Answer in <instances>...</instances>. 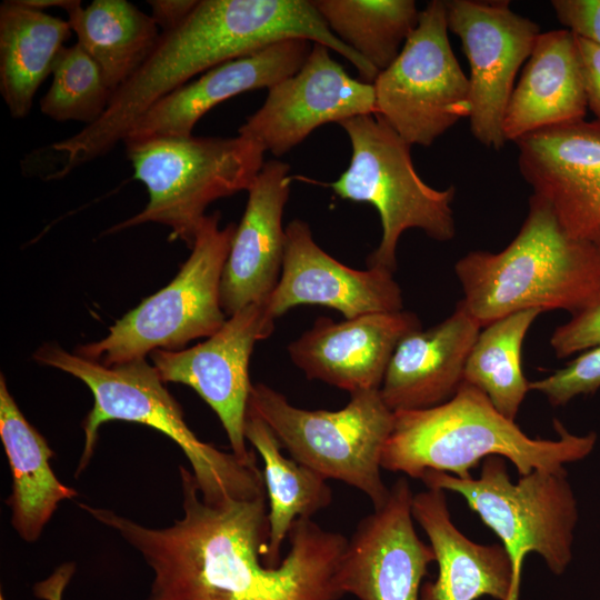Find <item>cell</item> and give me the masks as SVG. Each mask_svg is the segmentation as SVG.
I'll list each match as a JSON object with an SVG mask.
<instances>
[{
    "label": "cell",
    "instance_id": "obj_1",
    "mask_svg": "<svg viewBox=\"0 0 600 600\" xmlns=\"http://www.w3.org/2000/svg\"><path fill=\"white\" fill-rule=\"evenodd\" d=\"M183 517L167 528L144 527L113 510L79 503L139 551L153 572L146 600H340L337 571L342 534L297 519L289 550L268 567L267 496L203 501L196 478L179 467Z\"/></svg>",
    "mask_w": 600,
    "mask_h": 600
},
{
    "label": "cell",
    "instance_id": "obj_2",
    "mask_svg": "<svg viewBox=\"0 0 600 600\" xmlns=\"http://www.w3.org/2000/svg\"><path fill=\"white\" fill-rule=\"evenodd\" d=\"M559 438L532 439L502 416L478 388L462 382L448 401L427 409L394 412L381 467L421 479L440 471L460 479L491 456L507 458L520 476L534 470L567 472L566 463L580 461L596 447L597 433L578 436L554 420Z\"/></svg>",
    "mask_w": 600,
    "mask_h": 600
},
{
    "label": "cell",
    "instance_id": "obj_3",
    "mask_svg": "<svg viewBox=\"0 0 600 600\" xmlns=\"http://www.w3.org/2000/svg\"><path fill=\"white\" fill-rule=\"evenodd\" d=\"M463 302L481 328L537 309L572 316L600 302V247L571 237L532 194L516 238L501 251H471L454 266Z\"/></svg>",
    "mask_w": 600,
    "mask_h": 600
},
{
    "label": "cell",
    "instance_id": "obj_4",
    "mask_svg": "<svg viewBox=\"0 0 600 600\" xmlns=\"http://www.w3.org/2000/svg\"><path fill=\"white\" fill-rule=\"evenodd\" d=\"M33 358L40 364L78 378L93 394V406L82 421L84 446L76 476L93 457L99 428L120 420L151 427L176 442L191 464L204 502L217 506L267 496L263 472L257 461L243 462L232 452L198 439L188 427L180 404L146 359L103 366L52 343L41 346Z\"/></svg>",
    "mask_w": 600,
    "mask_h": 600
},
{
    "label": "cell",
    "instance_id": "obj_5",
    "mask_svg": "<svg viewBox=\"0 0 600 600\" xmlns=\"http://www.w3.org/2000/svg\"><path fill=\"white\" fill-rule=\"evenodd\" d=\"M147 206L109 233L148 222L170 228L190 248L213 201L248 191L264 164L263 148L237 137H167L124 142Z\"/></svg>",
    "mask_w": 600,
    "mask_h": 600
},
{
    "label": "cell",
    "instance_id": "obj_6",
    "mask_svg": "<svg viewBox=\"0 0 600 600\" xmlns=\"http://www.w3.org/2000/svg\"><path fill=\"white\" fill-rule=\"evenodd\" d=\"M421 480L428 489L461 494L501 540L512 568L508 600H519L521 569L528 553L541 556L557 576L570 564L579 514L567 472L534 470L513 483L503 458L491 456L483 460L478 479L429 470Z\"/></svg>",
    "mask_w": 600,
    "mask_h": 600
},
{
    "label": "cell",
    "instance_id": "obj_7",
    "mask_svg": "<svg viewBox=\"0 0 600 600\" xmlns=\"http://www.w3.org/2000/svg\"><path fill=\"white\" fill-rule=\"evenodd\" d=\"M339 126L349 137L351 159L327 186L341 199L377 209L382 237L367 259L368 268L393 272L398 242L406 230L420 229L437 241L454 238V186L438 190L427 184L413 166L411 146L379 116H357Z\"/></svg>",
    "mask_w": 600,
    "mask_h": 600
},
{
    "label": "cell",
    "instance_id": "obj_8",
    "mask_svg": "<svg viewBox=\"0 0 600 600\" xmlns=\"http://www.w3.org/2000/svg\"><path fill=\"white\" fill-rule=\"evenodd\" d=\"M219 223V212L207 216L189 258L170 283L117 320L104 338L78 347L76 353L113 366L146 359L156 350L176 351L214 334L228 318L220 286L237 228Z\"/></svg>",
    "mask_w": 600,
    "mask_h": 600
},
{
    "label": "cell",
    "instance_id": "obj_9",
    "mask_svg": "<svg viewBox=\"0 0 600 600\" xmlns=\"http://www.w3.org/2000/svg\"><path fill=\"white\" fill-rule=\"evenodd\" d=\"M248 409L272 430L291 458L321 477L344 482L362 491L373 509L388 496L380 473L381 457L393 429L394 412L380 389L350 394L337 411L306 410L263 383L252 386Z\"/></svg>",
    "mask_w": 600,
    "mask_h": 600
},
{
    "label": "cell",
    "instance_id": "obj_10",
    "mask_svg": "<svg viewBox=\"0 0 600 600\" xmlns=\"http://www.w3.org/2000/svg\"><path fill=\"white\" fill-rule=\"evenodd\" d=\"M448 31L446 2H428L397 59L372 83L376 114L410 146L430 147L470 116L468 76Z\"/></svg>",
    "mask_w": 600,
    "mask_h": 600
},
{
    "label": "cell",
    "instance_id": "obj_11",
    "mask_svg": "<svg viewBox=\"0 0 600 600\" xmlns=\"http://www.w3.org/2000/svg\"><path fill=\"white\" fill-rule=\"evenodd\" d=\"M444 2L448 29L460 39L470 68V131L486 148L500 150L507 142L502 123L514 79L540 28L512 11L509 1Z\"/></svg>",
    "mask_w": 600,
    "mask_h": 600
},
{
    "label": "cell",
    "instance_id": "obj_12",
    "mask_svg": "<svg viewBox=\"0 0 600 600\" xmlns=\"http://www.w3.org/2000/svg\"><path fill=\"white\" fill-rule=\"evenodd\" d=\"M274 320L263 303H253L228 317L202 343L180 351L150 353L164 383L187 384L211 407L227 433L232 453L243 462L257 461L244 437L252 388L249 360L256 342L272 334Z\"/></svg>",
    "mask_w": 600,
    "mask_h": 600
},
{
    "label": "cell",
    "instance_id": "obj_13",
    "mask_svg": "<svg viewBox=\"0 0 600 600\" xmlns=\"http://www.w3.org/2000/svg\"><path fill=\"white\" fill-rule=\"evenodd\" d=\"M376 110L373 84L350 77L328 47L313 42L302 67L268 90L238 134L280 157L322 124Z\"/></svg>",
    "mask_w": 600,
    "mask_h": 600
},
{
    "label": "cell",
    "instance_id": "obj_14",
    "mask_svg": "<svg viewBox=\"0 0 600 600\" xmlns=\"http://www.w3.org/2000/svg\"><path fill=\"white\" fill-rule=\"evenodd\" d=\"M412 499L407 479L400 478L386 502L359 522L337 571L344 594L360 600H419L434 553L414 530Z\"/></svg>",
    "mask_w": 600,
    "mask_h": 600
},
{
    "label": "cell",
    "instance_id": "obj_15",
    "mask_svg": "<svg viewBox=\"0 0 600 600\" xmlns=\"http://www.w3.org/2000/svg\"><path fill=\"white\" fill-rule=\"evenodd\" d=\"M521 176L573 238L600 247V121L547 128L516 142Z\"/></svg>",
    "mask_w": 600,
    "mask_h": 600
},
{
    "label": "cell",
    "instance_id": "obj_16",
    "mask_svg": "<svg viewBox=\"0 0 600 600\" xmlns=\"http://www.w3.org/2000/svg\"><path fill=\"white\" fill-rule=\"evenodd\" d=\"M277 319L299 304H321L346 319L403 308L393 272L378 267L357 270L339 262L313 240L309 224L293 219L286 227V248L280 279L263 302Z\"/></svg>",
    "mask_w": 600,
    "mask_h": 600
},
{
    "label": "cell",
    "instance_id": "obj_17",
    "mask_svg": "<svg viewBox=\"0 0 600 600\" xmlns=\"http://www.w3.org/2000/svg\"><path fill=\"white\" fill-rule=\"evenodd\" d=\"M421 329L410 311L376 312L336 322L318 318L288 346L292 362L317 379L350 394L380 389L399 342Z\"/></svg>",
    "mask_w": 600,
    "mask_h": 600
},
{
    "label": "cell",
    "instance_id": "obj_18",
    "mask_svg": "<svg viewBox=\"0 0 600 600\" xmlns=\"http://www.w3.org/2000/svg\"><path fill=\"white\" fill-rule=\"evenodd\" d=\"M306 39H288L220 63L151 106L123 142L188 137L217 104L249 90H268L296 73L310 53Z\"/></svg>",
    "mask_w": 600,
    "mask_h": 600
},
{
    "label": "cell",
    "instance_id": "obj_19",
    "mask_svg": "<svg viewBox=\"0 0 600 600\" xmlns=\"http://www.w3.org/2000/svg\"><path fill=\"white\" fill-rule=\"evenodd\" d=\"M291 180L287 162L270 160L248 190L221 279V307L227 317L263 303L280 279L286 248L282 216Z\"/></svg>",
    "mask_w": 600,
    "mask_h": 600
},
{
    "label": "cell",
    "instance_id": "obj_20",
    "mask_svg": "<svg viewBox=\"0 0 600 600\" xmlns=\"http://www.w3.org/2000/svg\"><path fill=\"white\" fill-rule=\"evenodd\" d=\"M480 329L461 299L442 322L406 336L380 387L387 407L393 412L419 410L451 399L463 382L466 362Z\"/></svg>",
    "mask_w": 600,
    "mask_h": 600
},
{
    "label": "cell",
    "instance_id": "obj_21",
    "mask_svg": "<svg viewBox=\"0 0 600 600\" xmlns=\"http://www.w3.org/2000/svg\"><path fill=\"white\" fill-rule=\"evenodd\" d=\"M587 110L576 33L540 32L504 112L506 141L580 121Z\"/></svg>",
    "mask_w": 600,
    "mask_h": 600
},
{
    "label": "cell",
    "instance_id": "obj_22",
    "mask_svg": "<svg viewBox=\"0 0 600 600\" xmlns=\"http://www.w3.org/2000/svg\"><path fill=\"white\" fill-rule=\"evenodd\" d=\"M413 519L427 533L438 563L434 581L422 584L419 600H508L512 589L510 559L501 544H479L453 524L444 490L413 494Z\"/></svg>",
    "mask_w": 600,
    "mask_h": 600
},
{
    "label": "cell",
    "instance_id": "obj_23",
    "mask_svg": "<svg viewBox=\"0 0 600 600\" xmlns=\"http://www.w3.org/2000/svg\"><path fill=\"white\" fill-rule=\"evenodd\" d=\"M0 438L12 474L11 524L20 538L34 542L62 500L78 492L64 486L52 471V449L26 419L10 394L4 377L0 378Z\"/></svg>",
    "mask_w": 600,
    "mask_h": 600
},
{
    "label": "cell",
    "instance_id": "obj_24",
    "mask_svg": "<svg viewBox=\"0 0 600 600\" xmlns=\"http://www.w3.org/2000/svg\"><path fill=\"white\" fill-rule=\"evenodd\" d=\"M68 20L20 3L0 6V91L12 118L30 112L34 96L70 38Z\"/></svg>",
    "mask_w": 600,
    "mask_h": 600
},
{
    "label": "cell",
    "instance_id": "obj_25",
    "mask_svg": "<svg viewBox=\"0 0 600 600\" xmlns=\"http://www.w3.org/2000/svg\"><path fill=\"white\" fill-rule=\"evenodd\" d=\"M77 43L97 62L114 93L142 66L160 32L150 14L126 0H76L67 10Z\"/></svg>",
    "mask_w": 600,
    "mask_h": 600
},
{
    "label": "cell",
    "instance_id": "obj_26",
    "mask_svg": "<svg viewBox=\"0 0 600 600\" xmlns=\"http://www.w3.org/2000/svg\"><path fill=\"white\" fill-rule=\"evenodd\" d=\"M244 437L263 460V479L268 499L269 543L263 558L268 567H277L281 548L293 522L310 519L332 501L326 479L310 468L288 459L270 427L248 409Z\"/></svg>",
    "mask_w": 600,
    "mask_h": 600
},
{
    "label": "cell",
    "instance_id": "obj_27",
    "mask_svg": "<svg viewBox=\"0 0 600 600\" xmlns=\"http://www.w3.org/2000/svg\"><path fill=\"white\" fill-rule=\"evenodd\" d=\"M312 2L332 33L379 73L397 59L420 18L413 0Z\"/></svg>",
    "mask_w": 600,
    "mask_h": 600
},
{
    "label": "cell",
    "instance_id": "obj_28",
    "mask_svg": "<svg viewBox=\"0 0 600 600\" xmlns=\"http://www.w3.org/2000/svg\"><path fill=\"white\" fill-rule=\"evenodd\" d=\"M542 311L528 309L483 327L468 356L463 382L481 390L506 418L514 420L530 390L521 349L532 322Z\"/></svg>",
    "mask_w": 600,
    "mask_h": 600
},
{
    "label": "cell",
    "instance_id": "obj_29",
    "mask_svg": "<svg viewBox=\"0 0 600 600\" xmlns=\"http://www.w3.org/2000/svg\"><path fill=\"white\" fill-rule=\"evenodd\" d=\"M51 74V86L40 100L44 116L89 126L106 112L113 92L97 62L79 43L62 48Z\"/></svg>",
    "mask_w": 600,
    "mask_h": 600
},
{
    "label": "cell",
    "instance_id": "obj_30",
    "mask_svg": "<svg viewBox=\"0 0 600 600\" xmlns=\"http://www.w3.org/2000/svg\"><path fill=\"white\" fill-rule=\"evenodd\" d=\"M600 388V347L580 353L550 376L530 382V390L544 394L553 406H564L574 397L594 393Z\"/></svg>",
    "mask_w": 600,
    "mask_h": 600
},
{
    "label": "cell",
    "instance_id": "obj_31",
    "mask_svg": "<svg viewBox=\"0 0 600 600\" xmlns=\"http://www.w3.org/2000/svg\"><path fill=\"white\" fill-rule=\"evenodd\" d=\"M550 344L558 358L600 347V302L557 327Z\"/></svg>",
    "mask_w": 600,
    "mask_h": 600
},
{
    "label": "cell",
    "instance_id": "obj_32",
    "mask_svg": "<svg viewBox=\"0 0 600 600\" xmlns=\"http://www.w3.org/2000/svg\"><path fill=\"white\" fill-rule=\"evenodd\" d=\"M551 6L566 29L600 44V0H552Z\"/></svg>",
    "mask_w": 600,
    "mask_h": 600
},
{
    "label": "cell",
    "instance_id": "obj_33",
    "mask_svg": "<svg viewBox=\"0 0 600 600\" xmlns=\"http://www.w3.org/2000/svg\"><path fill=\"white\" fill-rule=\"evenodd\" d=\"M577 44L587 106L600 121V44L580 36H577Z\"/></svg>",
    "mask_w": 600,
    "mask_h": 600
},
{
    "label": "cell",
    "instance_id": "obj_34",
    "mask_svg": "<svg viewBox=\"0 0 600 600\" xmlns=\"http://www.w3.org/2000/svg\"><path fill=\"white\" fill-rule=\"evenodd\" d=\"M199 0H150L151 18L162 32L178 28L194 10Z\"/></svg>",
    "mask_w": 600,
    "mask_h": 600
},
{
    "label": "cell",
    "instance_id": "obj_35",
    "mask_svg": "<svg viewBox=\"0 0 600 600\" xmlns=\"http://www.w3.org/2000/svg\"><path fill=\"white\" fill-rule=\"evenodd\" d=\"M73 572L72 563L59 567L49 578L34 586L36 596L44 600H62V593Z\"/></svg>",
    "mask_w": 600,
    "mask_h": 600
},
{
    "label": "cell",
    "instance_id": "obj_36",
    "mask_svg": "<svg viewBox=\"0 0 600 600\" xmlns=\"http://www.w3.org/2000/svg\"><path fill=\"white\" fill-rule=\"evenodd\" d=\"M26 7L43 11L48 8H61L68 10L76 0H19Z\"/></svg>",
    "mask_w": 600,
    "mask_h": 600
},
{
    "label": "cell",
    "instance_id": "obj_37",
    "mask_svg": "<svg viewBox=\"0 0 600 600\" xmlns=\"http://www.w3.org/2000/svg\"><path fill=\"white\" fill-rule=\"evenodd\" d=\"M0 600H4L2 596H1Z\"/></svg>",
    "mask_w": 600,
    "mask_h": 600
}]
</instances>
